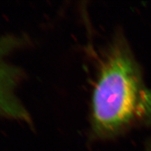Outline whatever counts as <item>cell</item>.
<instances>
[{
    "instance_id": "1",
    "label": "cell",
    "mask_w": 151,
    "mask_h": 151,
    "mask_svg": "<svg viewBox=\"0 0 151 151\" xmlns=\"http://www.w3.org/2000/svg\"><path fill=\"white\" fill-rule=\"evenodd\" d=\"M91 134L116 139L137 125L151 124V89L124 36L116 35L106 50L94 86Z\"/></svg>"
},
{
    "instance_id": "2",
    "label": "cell",
    "mask_w": 151,
    "mask_h": 151,
    "mask_svg": "<svg viewBox=\"0 0 151 151\" xmlns=\"http://www.w3.org/2000/svg\"><path fill=\"white\" fill-rule=\"evenodd\" d=\"M27 42V39L23 36L0 37V116L31 125L30 113L17 92L24 72L9 59L11 53Z\"/></svg>"
},
{
    "instance_id": "3",
    "label": "cell",
    "mask_w": 151,
    "mask_h": 151,
    "mask_svg": "<svg viewBox=\"0 0 151 151\" xmlns=\"http://www.w3.org/2000/svg\"><path fill=\"white\" fill-rule=\"evenodd\" d=\"M146 151H151V139L146 142Z\"/></svg>"
}]
</instances>
